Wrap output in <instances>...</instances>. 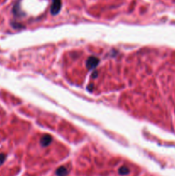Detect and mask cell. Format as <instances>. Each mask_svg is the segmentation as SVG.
Here are the masks:
<instances>
[{"instance_id":"1","label":"cell","mask_w":175,"mask_h":176,"mask_svg":"<svg viewBox=\"0 0 175 176\" xmlns=\"http://www.w3.org/2000/svg\"><path fill=\"white\" fill-rule=\"evenodd\" d=\"M62 6V0H52V6H51V13L52 15H58L61 10Z\"/></svg>"},{"instance_id":"7","label":"cell","mask_w":175,"mask_h":176,"mask_svg":"<svg viewBox=\"0 0 175 176\" xmlns=\"http://www.w3.org/2000/svg\"><path fill=\"white\" fill-rule=\"evenodd\" d=\"M97 77V72H94L93 73V78H96Z\"/></svg>"},{"instance_id":"4","label":"cell","mask_w":175,"mask_h":176,"mask_svg":"<svg viewBox=\"0 0 175 176\" xmlns=\"http://www.w3.org/2000/svg\"><path fill=\"white\" fill-rule=\"evenodd\" d=\"M67 174H68V170L64 166L59 167L56 170V175H57V176H66Z\"/></svg>"},{"instance_id":"2","label":"cell","mask_w":175,"mask_h":176,"mask_svg":"<svg viewBox=\"0 0 175 176\" xmlns=\"http://www.w3.org/2000/svg\"><path fill=\"white\" fill-rule=\"evenodd\" d=\"M99 62H100V59L96 58V57H94V56H92V57H89L88 60H87V67L89 69V70H93V69H95L98 65H99Z\"/></svg>"},{"instance_id":"6","label":"cell","mask_w":175,"mask_h":176,"mask_svg":"<svg viewBox=\"0 0 175 176\" xmlns=\"http://www.w3.org/2000/svg\"><path fill=\"white\" fill-rule=\"evenodd\" d=\"M5 159H6V156H5L4 154L1 153V154H0V165H2L3 163H4Z\"/></svg>"},{"instance_id":"5","label":"cell","mask_w":175,"mask_h":176,"mask_svg":"<svg viewBox=\"0 0 175 176\" xmlns=\"http://www.w3.org/2000/svg\"><path fill=\"white\" fill-rule=\"evenodd\" d=\"M129 173H130V169L125 166H122L121 168L118 169V174L121 175H126Z\"/></svg>"},{"instance_id":"3","label":"cell","mask_w":175,"mask_h":176,"mask_svg":"<svg viewBox=\"0 0 175 176\" xmlns=\"http://www.w3.org/2000/svg\"><path fill=\"white\" fill-rule=\"evenodd\" d=\"M52 141V137L50 135H44L43 137H41L40 139V144L42 146H48L49 144H51V142Z\"/></svg>"}]
</instances>
